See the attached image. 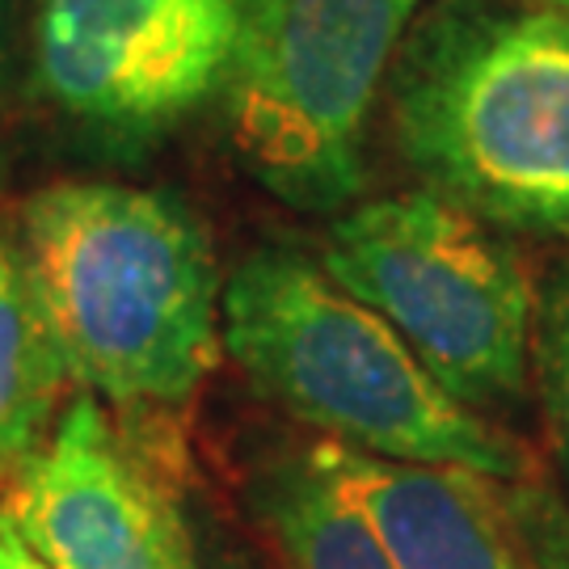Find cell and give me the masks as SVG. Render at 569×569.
Listing matches in <instances>:
<instances>
[{"label": "cell", "instance_id": "obj_1", "mask_svg": "<svg viewBox=\"0 0 569 569\" xmlns=\"http://www.w3.org/2000/svg\"><path fill=\"white\" fill-rule=\"evenodd\" d=\"M21 220L68 376L119 409L186 406L220 355L224 296L190 207L140 186L63 182Z\"/></svg>", "mask_w": 569, "mask_h": 569}, {"label": "cell", "instance_id": "obj_2", "mask_svg": "<svg viewBox=\"0 0 569 569\" xmlns=\"http://www.w3.org/2000/svg\"><path fill=\"white\" fill-rule=\"evenodd\" d=\"M220 342L249 385L329 443L515 481L523 456L456 401L380 312L287 249L244 258L220 296Z\"/></svg>", "mask_w": 569, "mask_h": 569}, {"label": "cell", "instance_id": "obj_3", "mask_svg": "<svg viewBox=\"0 0 569 569\" xmlns=\"http://www.w3.org/2000/svg\"><path fill=\"white\" fill-rule=\"evenodd\" d=\"M392 131L477 220L569 237V13L456 4L409 39Z\"/></svg>", "mask_w": 569, "mask_h": 569}, {"label": "cell", "instance_id": "obj_4", "mask_svg": "<svg viewBox=\"0 0 569 569\" xmlns=\"http://www.w3.org/2000/svg\"><path fill=\"white\" fill-rule=\"evenodd\" d=\"M326 274L380 312L468 409L523 392L536 287L519 253L435 190L350 207L329 224Z\"/></svg>", "mask_w": 569, "mask_h": 569}, {"label": "cell", "instance_id": "obj_5", "mask_svg": "<svg viewBox=\"0 0 569 569\" xmlns=\"http://www.w3.org/2000/svg\"><path fill=\"white\" fill-rule=\"evenodd\" d=\"M418 0H244L228 72L232 148L274 199L342 211L363 190L367 122Z\"/></svg>", "mask_w": 569, "mask_h": 569}, {"label": "cell", "instance_id": "obj_6", "mask_svg": "<svg viewBox=\"0 0 569 569\" xmlns=\"http://www.w3.org/2000/svg\"><path fill=\"white\" fill-rule=\"evenodd\" d=\"M244 0H39L47 102L110 140H152L228 81Z\"/></svg>", "mask_w": 569, "mask_h": 569}, {"label": "cell", "instance_id": "obj_7", "mask_svg": "<svg viewBox=\"0 0 569 569\" xmlns=\"http://www.w3.org/2000/svg\"><path fill=\"white\" fill-rule=\"evenodd\" d=\"M9 515L51 569H199L178 510L114 439L93 392L72 397L26 460Z\"/></svg>", "mask_w": 569, "mask_h": 569}, {"label": "cell", "instance_id": "obj_8", "mask_svg": "<svg viewBox=\"0 0 569 569\" xmlns=\"http://www.w3.org/2000/svg\"><path fill=\"white\" fill-rule=\"evenodd\" d=\"M317 460L363 510L392 569H528L489 477L448 465L380 460L342 443H317Z\"/></svg>", "mask_w": 569, "mask_h": 569}, {"label": "cell", "instance_id": "obj_9", "mask_svg": "<svg viewBox=\"0 0 569 569\" xmlns=\"http://www.w3.org/2000/svg\"><path fill=\"white\" fill-rule=\"evenodd\" d=\"M68 363L18 244L0 241V477L42 448Z\"/></svg>", "mask_w": 569, "mask_h": 569}, {"label": "cell", "instance_id": "obj_10", "mask_svg": "<svg viewBox=\"0 0 569 569\" xmlns=\"http://www.w3.org/2000/svg\"><path fill=\"white\" fill-rule=\"evenodd\" d=\"M262 515L287 569H392L380 536L317 451L266 477Z\"/></svg>", "mask_w": 569, "mask_h": 569}, {"label": "cell", "instance_id": "obj_11", "mask_svg": "<svg viewBox=\"0 0 569 569\" xmlns=\"http://www.w3.org/2000/svg\"><path fill=\"white\" fill-rule=\"evenodd\" d=\"M536 355H540V388L557 443V465L569 489V262L552 270L536 300Z\"/></svg>", "mask_w": 569, "mask_h": 569}, {"label": "cell", "instance_id": "obj_12", "mask_svg": "<svg viewBox=\"0 0 569 569\" xmlns=\"http://www.w3.org/2000/svg\"><path fill=\"white\" fill-rule=\"evenodd\" d=\"M0 569H51L39 552L21 540V531L9 510H0Z\"/></svg>", "mask_w": 569, "mask_h": 569}, {"label": "cell", "instance_id": "obj_13", "mask_svg": "<svg viewBox=\"0 0 569 569\" xmlns=\"http://www.w3.org/2000/svg\"><path fill=\"white\" fill-rule=\"evenodd\" d=\"M9 13H13V0H0V72H4V39H9Z\"/></svg>", "mask_w": 569, "mask_h": 569}, {"label": "cell", "instance_id": "obj_14", "mask_svg": "<svg viewBox=\"0 0 569 569\" xmlns=\"http://www.w3.org/2000/svg\"><path fill=\"white\" fill-rule=\"evenodd\" d=\"M549 9H561V13H569V0H545Z\"/></svg>", "mask_w": 569, "mask_h": 569}]
</instances>
